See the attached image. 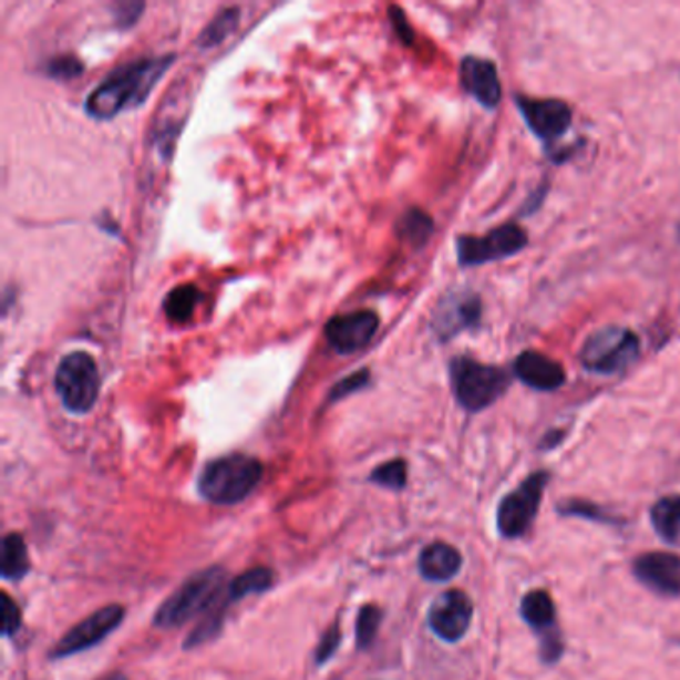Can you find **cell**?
<instances>
[{
  "instance_id": "obj_1",
  "label": "cell",
  "mask_w": 680,
  "mask_h": 680,
  "mask_svg": "<svg viewBox=\"0 0 680 680\" xmlns=\"http://www.w3.org/2000/svg\"><path fill=\"white\" fill-rule=\"evenodd\" d=\"M172 62L174 54L122 64L89 94L84 111L94 121H112L121 112L138 109L168 72Z\"/></svg>"
},
{
  "instance_id": "obj_2",
  "label": "cell",
  "mask_w": 680,
  "mask_h": 680,
  "mask_svg": "<svg viewBox=\"0 0 680 680\" xmlns=\"http://www.w3.org/2000/svg\"><path fill=\"white\" fill-rule=\"evenodd\" d=\"M224 583H226V570L221 567L200 570L198 575L186 580L181 589L156 610L154 627L174 629L202 612L212 609L226 610L228 602L224 600V595L228 587H224Z\"/></svg>"
},
{
  "instance_id": "obj_3",
  "label": "cell",
  "mask_w": 680,
  "mask_h": 680,
  "mask_svg": "<svg viewBox=\"0 0 680 680\" xmlns=\"http://www.w3.org/2000/svg\"><path fill=\"white\" fill-rule=\"evenodd\" d=\"M264 467L260 461L244 453H231L210 461L198 480L202 497L216 505H236L250 497L260 485Z\"/></svg>"
},
{
  "instance_id": "obj_4",
  "label": "cell",
  "mask_w": 680,
  "mask_h": 680,
  "mask_svg": "<svg viewBox=\"0 0 680 680\" xmlns=\"http://www.w3.org/2000/svg\"><path fill=\"white\" fill-rule=\"evenodd\" d=\"M451 388L463 410L481 411L499 400L509 388V375L499 368L471 358H455L450 368Z\"/></svg>"
},
{
  "instance_id": "obj_5",
  "label": "cell",
  "mask_w": 680,
  "mask_h": 680,
  "mask_svg": "<svg viewBox=\"0 0 680 680\" xmlns=\"http://www.w3.org/2000/svg\"><path fill=\"white\" fill-rule=\"evenodd\" d=\"M54 390L71 413H89L101 393V375L91 353L72 351L64 356L54 373Z\"/></svg>"
},
{
  "instance_id": "obj_6",
  "label": "cell",
  "mask_w": 680,
  "mask_h": 680,
  "mask_svg": "<svg viewBox=\"0 0 680 680\" xmlns=\"http://www.w3.org/2000/svg\"><path fill=\"white\" fill-rule=\"evenodd\" d=\"M639 338L630 330L609 326L595 331L580 350L583 365L595 373L610 375L629 368L639 356Z\"/></svg>"
},
{
  "instance_id": "obj_7",
  "label": "cell",
  "mask_w": 680,
  "mask_h": 680,
  "mask_svg": "<svg viewBox=\"0 0 680 680\" xmlns=\"http://www.w3.org/2000/svg\"><path fill=\"white\" fill-rule=\"evenodd\" d=\"M549 473L537 471L521 483L517 490L501 501L497 509V529L507 539L523 537L539 511L543 491L547 487Z\"/></svg>"
},
{
  "instance_id": "obj_8",
  "label": "cell",
  "mask_w": 680,
  "mask_h": 680,
  "mask_svg": "<svg viewBox=\"0 0 680 680\" xmlns=\"http://www.w3.org/2000/svg\"><path fill=\"white\" fill-rule=\"evenodd\" d=\"M527 244V234L515 224L501 226L490 231L483 238L461 236L457 240V260L461 266H481L487 261L509 258L513 254L523 250Z\"/></svg>"
},
{
  "instance_id": "obj_9",
  "label": "cell",
  "mask_w": 680,
  "mask_h": 680,
  "mask_svg": "<svg viewBox=\"0 0 680 680\" xmlns=\"http://www.w3.org/2000/svg\"><path fill=\"white\" fill-rule=\"evenodd\" d=\"M124 607L122 605H109L104 609L92 612L89 619L82 620L76 627H72L64 637H62L56 647L52 649L51 659H66L82 650H89L99 645L101 640L106 639L112 630L121 627L124 620Z\"/></svg>"
},
{
  "instance_id": "obj_10",
  "label": "cell",
  "mask_w": 680,
  "mask_h": 680,
  "mask_svg": "<svg viewBox=\"0 0 680 680\" xmlns=\"http://www.w3.org/2000/svg\"><path fill=\"white\" fill-rule=\"evenodd\" d=\"M521 617L537 632L540 640V657L553 664L563 655L559 627H557V610L555 602L545 590H530L521 600Z\"/></svg>"
},
{
  "instance_id": "obj_11",
  "label": "cell",
  "mask_w": 680,
  "mask_h": 680,
  "mask_svg": "<svg viewBox=\"0 0 680 680\" xmlns=\"http://www.w3.org/2000/svg\"><path fill=\"white\" fill-rule=\"evenodd\" d=\"M380 330V316L375 311L360 310L336 316L326 326V340L333 351L350 356L363 350Z\"/></svg>"
},
{
  "instance_id": "obj_12",
  "label": "cell",
  "mask_w": 680,
  "mask_h": 680,
  "mask_svg": "<svg viewBox=\"0 0 680 680\" xmlns=\"http://www.w3.org/2000/svg\"><path fill=\"white\" fill-rule=\"evenodd\" d=\"M473 619V602L463 590L451 589L431 605L430 627L441 640L457 642L467 635Z\"/></svg>"
},
{
  "instance_id": "obj_13",
  "label": "cell",
  "mask_w": 680,
  "mask_h": 680,
  "mask_svg": "<svg viewBox=\"0 0 680 680\" xmlns=\"http://www.w3.org/2000/svg\"><path fill=\"white\" fill-rule=\"evenodd\" d=\"M481 318V301L471 291H451L437 303L431 318V330L441 341L455 338L473 328Z\"/></svg>"
},
{
  "instance_id": "obj_14",
  "label": "cell",
  "mask_w": 680,
  "mask_h": 680,
  "mask_svg": "<svg viewBox=\"0 0 680 680\" xmlns=\"http://www.w3.org/2000/svg\"><path fill=\"white\" fill-rule=\"evenodd\" d=\"M637 579L662 597H680V557L674 553H645L635 560Z\"/></svg>"
},
{
  "instance_id": "obj_15",
  "label": "cell",
  "mask_w": 680,
  "mask_h": 680,
  "mask_svg": "<svg viewBox=\"0 0 680 680\" xmlns=\"http://www.w3.org/2000/svg\"><path fill=\"white\" fill-rule=\"evenodd\" d=\"M517 104L523 119L540 141H557L569 128L570 109L565 102L530 101L521 96L517 99Z\"/></svg>"
},
{
  "instance_id": "obj_16",
  "label": "cell",
  "mask_w": 680,
  "mask_h": 680,
  "mask_svg": "<svg viewBox=\"0 0 680 680\" xmlns=\"http://www.w3.org/2000/svg\"><path fill=\"white\" fill-rule=\"evenodd\" d=\"M461 84L485 109H495L501 101V82L497 69L491 61L467 56L461 62Z\"/></svg>"
},
{
  "instance_id": "obj_17",
  "label": "cell",
  "mask_w": 680,
  "mask_h": 680,
  "mask_svg": "<svg viewBox=\"0 0 680 680\" xmlns=\"http://www.w3.org/2000/svg\"><path fill=\"white\" fill-rule=\"evenodd\" d=\"M515 373L533 390H559L565 383V371L559 363L537 351H525L515 361Z\"/></svg>"
},
{
  "instance_id": "obj_18",
  "label": "cell",
  "mask_w": 680,
  "mask_h": 680,
  "mask_svg": "<svg viewBox=\"0 0 680 680\" xmlns=\"http://www.w3.org/2000/svg\"><path fill=\"white\" fill-rule=\"evenodd\" d=\"M461 553L447 543H431L420 555V573L431 583H447L461 569Z\"/></svg>"
},
{
  "instance_id": "obj_19",
  "label": "cell",
  "mask_w": 680,
  "mask_h": 680,
  "mask_svg": "<svg viewBox=\"0 0 680 680\" xmlns=\"http://www.w3.org/2000/svg\"><path fill=\"white\" fill-rule=\"evenodd\" d=\"M650 521L660 539L680 549V495H669L655 503Z\"/></svg>"
},
{
  "instance_id": "obj_20",
  "label": "cell",
  "mask_w": 680,
  "mask_h": 680,
  "mask_svg": "<svg viewBox=\"0 0 680 680\" xmlns=\"http://www.w3.org/2000/svg\"><path fill=\"white\" fill-rule=\"evenodd\" d=\"M29 570H31V560L24 539L19 533H9L2 539V563H0L2 579L21 580Z\"/></svg>"
},
{
  "instance_id": "obj_21",
  "label": "cell",
  "mask_w": 680,
  "mask_h": 680,
  "mask_svg": "<svg viewBox=\"0 0 680 680\" xmlns=\"http://www.w3.org/2000/svg\"><path fill=\"white\" fill-rule=\"evenodd\" d=\"M274 585V573L266 567H256V569L241 573L238 579L231 580L226 590V602H236L248 595H260L266 593Z\"/></svg>"
},
{
  "instance_id": "obj_22",
  "label": "cell",
  "mask_w": 680,
  "mask_h": 680,
  "mask_svg": "<svg viewBox=\"0 0 680 680\" xmlns=\"http://www.w3.org/2000/svg\"><path fill=\"white\" fill-rule=\"evenodd\" d=\"M202 298H204L202 291L190 284L174 288L164 300V313L168 316V320L184 323L194 316V311L200 306Z\"/></svg>"
},
{
  "instance_id": "obj_23",
  "label": "cell",
  "mask_w": 680,
  "mask_h": 680,
  "mask_svg": "<svg viewBox=\"0 0 680 680\" xmlns=\"http://www.w3.org/2000/svg\"><path fill=\"white\" fill-rule=\"evenodd\" d=\"M238 21H240V9H236V7L224 9V11L218 12V14L214 17V21L202 31L198 44H200L202 49H214V47L220 44L230 32H234V29L238 27Z\"/></svg>"
},
{
  "instance_id": "obj_24",
  "label": "cell",
  "mask_w": 680,
  "mask_h": 680,
  "mask_svg": "<svg viewBox=\"0 0 680 680\" xmlns=\"http://www.w3.org/2000/svg\"><path fill=\"white\" fill-rule=\"evenodd\" d=\"M398 224H400L398 231L401 238L413 246H423L433 231V220L425 212L418 210V208L405 212Z\"/></svg>"
},
{
  "instance_id": "obj_25",
  "label": "cell",
  "mask_w": 680,
  "mask_h": 680,
  "mask_svg": "<svg viewBox=\"0 0 680 680\" xmlns=\"http://www.w3.org/2000/svg\"><path fill=\"white\" fill-rule=\"evenodd\" d=\"M371 483H378L385 490L400 491L408 483V463L403 460H391L375 467L370 477Z\"/></svg>"
},
{
  "instance_id": "obj_26",
  "label": "cell",
  "mask_w": 680,
  "mask_h": 680,
  "mask_svg": "<svg viewBox=\"0 0 680 680\" xmlns=\"http://www.w3.org/2000/svg\"><path fill=\"white\" fill-rule=\"evenodd\" d=\"M381 610L375 605H363L356 622V640L360 649H370L371 642L378 637L380 629Z\"/></svg>"
},
{
  "instance_id": "obj_27",
  "label": "cell",
  "mask_w": 680,
  "mask_h": 680,
  "mask_svg": "<svg viewBox=\"0 0 680 680\" xmlns=\"http://www.w3.org/2000/svg\"><path fill=\"white\" fill-rule=\"evenodd\" d=\"M371 373L370 370H360L356 373H351L348 378H343L340 383H336V388L331 390L330 401H340L343 398H348L356 391L363 390L370 385Z\"/></svg>"
},
{
  "instance_id": "obj_28",
  "label": "cell",
  "mask_w": 680,
  "mask_h": 680,
  "mask_svg": "<svg viewBox=\"0 0 680 680\" xmlns=\"http://www.w3.org/2000/svg\"><path fill=\"white\" fill-rule=\"evenodd\" d=\"M47 72L51 74L52 79H59V81H71L74 76H79L82 72V62L76 61L74 56H59L54 61L49 62Z\"/></svg>"
},
{
  "instance_id": "obj_29",
  "label": "cell",
  "mask_w": 680,
  "mask_h": 680,
  "mask_svg": "<svg viewBox=\"0 0 680 680\" xmlns=\"http://www.w3.org/2000/svg\"><path fill=\"white\" fill-rule=\"evenodd\" d=\"M21 622L19 605L7 593H2V635L11 637L17 630L21 629Z\"/></svg>"
},
{
  "instance_id": "obj_30",
  "label": "cell",
  "mask_w": 680,
  "mask_h": 680,
  "mask_svg": "<svg viewBox=\"0 0 680 680\" xmlns=\"http://www.w3.org/2000/svg\"><path fill=\"white\" fill-rule=\"evenodd\" d=\"M340 625H333V627H330V630H328V632L321 637L320 645H318V650H316V662H318V664L328 662V660L336 655L338 647H340Z\"/></svg>"
},
{
  "instance_id": "obj_31",
  "label": "cell",
  "mask_w": 680,
  "mask_h": 680,
  "mask_svg": "<svg viewBox=\"0 0 680 680\" xmlns=\"http://www.w3.org/2000/svg\"><path fill=\"white\" fill-rule=\"evenodd\" d=\"M119 9H122V14H116L121 19V27H131L138 21L141 12L144 11V4H141V2H128L126 4L124 2V4H119Z\"/></svg>"
},
{
  "instance_id": "obj_32",
  "label": "cell",
  "mask_w": 680,
  "mask_h": 680,
  "mask_svg": "<svg viewBox=\"0 0 680 680\" xmlns=\"http://www.w3.org/2000/svg\"><path fill=\"white\" fill-rule=\"evenodd\" d=\"M391 14H393L391 21L395 24V31L403 39V42H411V29L408 27V21H405V14L398 11V9H391Z\"/></svg>"
},
{
  "instance_id": "obj_33",
  "label": "cell",
  "mask_w": 680,
  "mask_h": 680,
  "mask_svg": "<svg viewBox=\"0 0 680 680\" xmlns=\"http://www.w3.org/2000/svg\"><path fill=\"white\" fill-rule=\"evenodd\" d=\"M101 680H128V679H126V677H124L122 672H112V674H106V677H104V679H101Z\"/></svg>"
},
{
  "instance_id": "obj_34",
  "label": "cell",
  "mask_w": 680,
  "mask_h": 680,
  "mask_svg": "<svg viewBox=\"0 0 680 680\" xmlns=\"http://www.w3.org/2000/svg\"><path fill=\"white\" fill-rule=\"evenodd\" d=\"M679 236H680V226H679Z\"/></svg>"
}]
</instances>
